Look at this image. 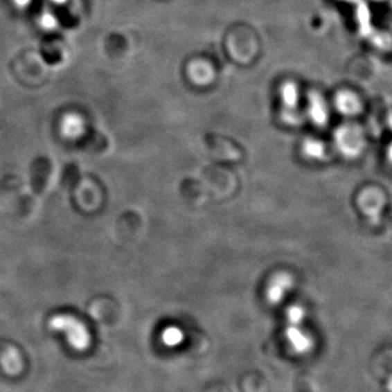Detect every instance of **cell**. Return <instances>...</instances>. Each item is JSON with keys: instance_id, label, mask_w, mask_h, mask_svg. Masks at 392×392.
<instances>
[{"instance_id": "7c38bea8", "label": "cell", "mask_w": 392, "mask_h": 392, "mask_svg": "<svg viewBox=\"0 0 392 392\" xmlns=\"http://www.w3.org/2000/svg\"><path fill=\"white\" fill-rule=\"evenodd\" d=\"M21 359L16 350L9 349L3 354V364L8 373L17 372L20 367Z\"/></svg>"}, {"instance_id": "6da1fadb", "label": "cell", "mask_w": 392, "mask_h": 392, "mask_svg": "<svg viewBox=\"0 0 392 392\" xmlns=\"http://www.w3.org/2000/svg\"><path fill=\"white\" fill-rule=\"evenodd\" d=\"M51 327L64 332L70 346L77 351H85L91 344V337L84 325L71 316H55L51 321Z\"/></svg>"}, {"instance_id": "9a60e30c", "label": "cell", "mask_w": 392, "mask_h": 392, "mask_svg": "<svg viewBox=\"0 0 392 392\" xmlns=\"http://www.w3.org/2000/svg\"><path fill=\"white\" fill-rule=\"evenodd\" d=\"M192 73H193L194 80H195L196 82H199V83H206V82H208V80L212 78V71H211V69L208 70V68H203L202 66L201 69L194 68Z\"/></svg>"}, {"instance_id": "ba28073f", "label": "cell", "mask_w": 392, "mask_h": 392, "mask_svg": "<svg viewBox=\"0 0 392 392\" xmlns=\"http://www.w3.org/2000/svg\"><path fill=\"white\" fill-rule=\"evenodd\" d=\"M357 3V15L359 20V30L364 36H369L372 34V26H371V12H369L368 6L363 0H353Z\"/></svg>"}, {"instance_id": "9c48e42d", "label": "cell", "mask_w": 392, "mask_h": 392, "mask_svg": "<svg viewBox=\"0 0 392 392\" xmlns=\"http://www.w3.org/2000/svg\"><path fill=\"white\" fill-rule=\"evenodd\" d=\"M83 132V121L78 116H68L62 123V133L68 138H78Z\"/></svg>"}, {"instance_id": "7a4b0ae2", "label": "cell", "mask_w": 392, "mask_h": 392, "mask_svg": "<svg viewBox=\"0 0 392 392\" xmlns=\"http://www.w3.org/2000/svg\"><path fill=\"white\" fill-rule=\"evenodd\" d=\"M336 144L346 157H357L364 148L363 133L355 125H344L336 132Z\"/></svg>"}, {"instance_id": "3957f363", "label": "cell", "mask_w": 392, "mask_h": 392, "mask_svg": "<svg viewBox=\"0 0 392 392\" xmlns=\"http://www.w3.org/2000/svg\"><path fill=\"white\" fill-rule=\"evenodd\" d=\"M357 204L366 216L377 218L386 204V197L377 188H367L359 194Z\"/></svg>"}, {"instance_id": "5bb4252c", "label": "cell", "mask_w": 392, "mask_h": 392, "mask_svg": "<svg viewBox=\"0 0 392 392\" xmlns=\"http://www.w3.org/2000/svg\"><path fill=\"white\" fill-rule=\"evenodd\" d=\"M305 317V311L302 306L293 305L287 311V319L290 325H300Z\"/></svg>"}, {"instance_id": "52a82bcc", "label": "cell", "mask_w": 392, "mask_h": 392, "mask_svg": "<svg viewBox=\"0 0 392 392\" xmlns=\"http://www.w3.org/2000/svg\"><path fill=\"white\" fill-rule=\"evenodd\" d=\"M336 103L339 112H341L344 115H355L361 108L359 100L350 93L339 94Z\"/></svg>"}, {"instance_id": "2e32d148", "label": "cell", "mask_w": 392, "mask_h": 392, "mask_svg": "<svg viewBox=\"0 0 392 392\" xmlns=\"http://www.w3.org/2000/svg\"><path fill=\"white\" fill-rule=\"evenodd\" d=\"M19 1H22V3H26V1H28V0H19Z\"/></svg>"}, {"instance_id": "8992f818", "label": "cell", "mask_w": 392, "mask_h": 392, "mask_svg": "<svg viewBox=\"0 0 392 392\" xmlns=\"http://www.w3.org/2000/svg\"><path fill=\"white\" fill-rule=\"evenodd\" d=\"M308 112L315 125L323 127L328 121V110H327L326 104L323 102V98L316 93H311L310 95Z\"/></svg>"}, {"instance_id": "e0dca14e", "label": "cell", "mask_w": 392, "mask_h": 392, "mask_svg": "<svg viewBox=\"0 0 392 392\" xmlns=\"http://www.w3.org/2000/svg\"><path fill=\"white\" fill-rule=\"evenodd\" d=\"M56 1H62V0H56Z\"/></svg>"}, {"instance_id": "ac0fdd59", "label": "cell", "mask_w": 392, "mask_h": 392, "mask_svg": "<svg viewBox=\"0 0 392 392\" xmlns=\"http://www.w3.org/2000/svg\"><path fill=\"white\" fill-rule=\"evenodd\" d=\"M348 1H353V0H348Z\"/></svg>"}, {"instance_id": "4fadbf2b", "label": "cell", "mask_w": 392, "mask_h": 392, "mask_svg": "<svg viewBox=\"0 0 392 392\" xmlns=\"http://www.w3.org/2000/svg\"><path fill=\"white\" fill-rule=\"evenodd\" d=\"M283 100L287 107H294L298 103V89L292 83L285 84L283 89Z\"/></svg>"}, {"instance_id": "30bf717a", "label": "cell", "mask_w": 392, "mask_h": 392, "mask_svg": "<svg viewBox=\"0 0 392 392\" xmlns=\"http://www.w3.org/2000/svg\"><path fill=\"white\" fill-rule=\"evenodd\" d=\"M161 340H163L165 346L169 348H175L179 344H182L184 340V331L181 330L178 327L170 326L166 328L161 334Z\"/></svg>"}, {"instance_id": "8fae6325", "label": "cell", "mask_w": 392, "mask_h": 392, "mask_svg": "<svg viewBox=\"0 0 392 392\" xmlns=\"http://www.w3.org/2000/svg\"><path fill=\"white\" fill-rule=\"evenodd\" d=\"M303 152L308 158L312 159H323L325 156V146L317 140H308L304 143Z\"/></svg>"}, {"instance_id": "5b68a950", "label": "cell", "mask_w": 392, "mask_h": 392, "mask_svg": "<svg viewBox=\"0 0 392 392\" xmlns=\"http://www.w3.org/2000/svg\"><path fill=\"white\" fill-rule=\"evenodd\" d=\"M285 338L296 353H306L313 346L311 337L302 330L299 325H290L285 330Z\"/></svg>"}, {"instance_id": "277c9868", "label": "cell", "mask_w": 392, "mask_h": 392, "mask_svg": "<svg viewBox=\"0 0 392 392\" xmlns=\"http://www.w3.org/2000/svg\"><path fill=\"white\" fill-rule=\"evenodd\" d=\"M293 285V278L289 274L280 273L274 276L266 289V298L271 304L280 303Z\"/></svg>"}]
</instances>
